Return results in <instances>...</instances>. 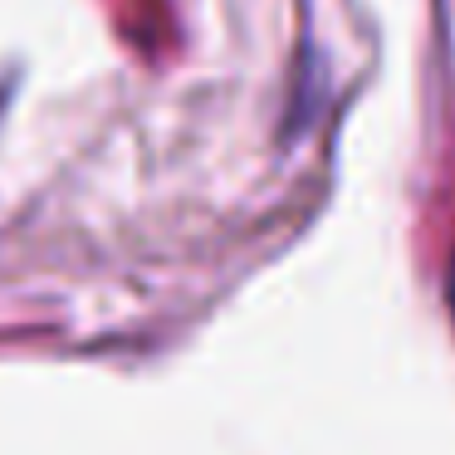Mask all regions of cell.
Returning <instances> with one entry per match:
<instances>
[{"label": "cell", "instance_id": "1", "mask_svg": "<svg viewBox=\"0 0 455 455\" xmlns=\"http://www.w3.org/2000/svg\"><path fill=\"white\" fill-rule=\"evenodd\" d=\"M451 314H455V265H451Z\"/></svg>", "mask_w": 455, "mask_h": 455}]
</instances>
